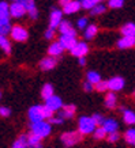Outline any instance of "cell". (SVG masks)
<instances>
[{
	"label": "cell",
	"mask_w": 135,
	"mask_h": 148,
	"mask_svg": "<svg viewBox=\"0 0 135 148\" xmlns=\"http://www.w3.org/2000/svg\"><path fill=\"white\" fill-rule=\"evenodd\" d=\"M59 42L62 44L64 50L67 49V50H70V52H71V50L74 49V46L78 44L77 38H75V37H71V36H62L60 40H59Z\"/></svg>",
	"instance_id": "12"
},
{
	"label": "cell",
	"mask_w": 135,
	"mask_h": 148,
	"mask_svg": "<svg viewBox=\"0 0 135 148\" xmlns=\"http://www.w3.org/2000/svg\"><path fill=\"white\" fill-rule=\"evenodd\" d=\"M124 139L128 144L131 145H135V128H131L124 133Z\"/></svg>",
	"instance_id": "30"
},
{
	"label": "cell",
	"mask_w": 135,
	"mask_h": 148,
	"mask_svg": "<svg viewBox=\"0 0 135 148\" xmlns=\"http://www.w3.org/2000/svg\"><path fill=\"white\" fill-rule=\"evenodd\" d=\"M98 3L100 1H97V0H83V1H81V5H82V8L90 10V11H91Z\"/></svg>",
	"instance_id": "32"
},
{
	"label": "cell",
	"mask_w": 135,
	"mask_h": 148,
	"mask_svg": "<svg viewBox=\"0 0 135 148\" xmlns=\"http://www.w3.org/2000/svg\"><path fill=\"white\" fill-rule=\"evenodd\" d=\"M123 112V121L126 122L127 125H134L135 124V113L130 109H124L122 108Z\"/></svg>",
	"instance_id": "20"
},
{
	"label": "cell",
	"mask_w": 135,
	"mask_h": 148,
	"mask_svg": "<svg viewBox=\"0 0 135 148\" xmlns=\"http://www.w3.org/2000/svg\"><path fill=\"white\" fill-rule=\"evenodd\" d=\"M23 4H25V8H26V12L29 14V16L32 19H37V16H38V11H37V7L36 4H34V1H32V0H25L23 1Z\"/></svg>",
	"instance_id": "19"
},
{
	"label": "cell",
	"mask_w": 135,
	"mask_h": 148,
	"mask_svg": "<svg viewBox=\"0 0 135 148\" xmlns=\"http://www.w3.org/2000/svg\"><path fill=\"white\" fill-rule=\"evenodd\" d=\"M116 94L115 92H108L107 94V97H105V106L108 109H113V108H116Z\"/></svg>",
	"instance_id": "25"
},
{
	"label": "cell",
	"mask_w": 135,
	"mask_h": 148,
	"mask_svg": "<svg viewBox=\"0 0 135 148\" xmlns=\"http://www.w3.org/2000/svg\"><path fill=\"white\" fill-rule=\"evenodd\" d=\"M53 37H55V30L49 27V29L45 32V38H46V40H52Z\"/></svg>",
	"instance_id": "42"
},
{
	"label": "cell",
	"mask_w": 135,
	"mask_h": 148,
	"mask_svg": "<svg viewBox=\"0 0 135 148\" xmlns=\"http://www.w3.org/2000/svg\"><path fill=\"white\" fill-rule=\"evenodd\" d=\"M89 52V45L86 44L85 41H81V42H78L77 45L74 46V49L71 50V54L72 56H75V57H85L86 54Z\"/></svg>",
	"instance_id": "9"
},
{
	"label": "cell",
	"mask_w": 135,
	"mask_h": 148,
	"mask_svg": "<svg viewBox=\"0 0 135 148\" xmlns=\"http://www.w3.org/2000/svg\"><path fill=\"white\" fill-rule=\"evenodd\" d=\"M55 95V90H53V86L51 84V83H46V84L42 86V88H41V97L46 101V99L52 98Z\"/></svg>",
	"instance_id": "22"
},
{
	"label": "cell",
	"mask_w": 135,
	"mask_h": 148,
	"mask_svg": "<svg viewBox=\"0 0 135 148\" xmlns=\"http://www.w3.org/2000/svg\"><path fill=\"white\" fill-rule=\"evenodd\" d=\"M108 5L111 8H122L123 5H124V1L123 0H111L108 3Z\"/></svg>",
	"instance_id": "38"
},
{
	"label": "cell",
	"mask_w": 135,
	"mask_h": 148,
	"mask_svg": "<svg viewBox=\"0 0 135 148\" xmlns=\"http://www.w3.org/2000/svg\"><path fill=\"white\" fill-rule=\"evenodd\" d=\"M91 118H93V121L96 122V125H98V126H102V124L105 122V118H104L101 114H98V113L93 114V116H91Z\"/></svg>",
	"instance_id": "36"
},
{
	"label": "cell",
	"mask_w": 135,
	"mask_h": 148,
	"mask_svg": "<svg viewBox=\"0 0 135 148\" xmlns=\"http://www.w3.org/2000/svg\"><path fill=\"white\" fill-rule=\"evenodd\" d=\"M93 88H94V86L91 84V83H89L87 80L83 83V90H85V91H91Z\"/></svg>",
	"instance_id": "43"
},
{
	"label": "cell",
	"mask_w": 135,
	"mask_h": 148,
	"mask_svg": "<svg viewBox=\"0 0 135 148\" xmlns=\"http://www.w3.org/2000/svg\"><path fill=\"white\" fill-rule=\"evenodd\" d=\"M25 14H26V8H25L23 1H14L10 5V15L14 18H22Z\"/></svg>",
	"instance_id": "7"
},
{
	"label": "cell",
	"mask_w": 135,
	"mask_h": 148,
	"mask_svg": "<svg viewBox=\"0 0 135 148\" xmlns=\"http://www.w3.org/2000/svg\"><path fill=\"white\" fill-rule=\"evenodd\" d=\"M105 10H107V7H105L104 4H101V3H98L94 8L90 11V14H91L93 16H98V15H102V14L105 12Z\"/></svg>",
	"instance_id": "33"
},
{
	"label": "cell",
	"mask_w": 135,
	"mask_h": 148,
	"mask_svg": "<svg viewBox=\"0 0 135 148\" xmlns=\"http://www.w3.org/2000/svg\"><path fill=\"white\" fill-rule=\"evenodd\" d=\"M120 139V135L119 133H111V135H108V141L109 143H116L117 140Z\"/></svg>",
	"instance_id": "39"
},
{
	"label": "cell",
	"mask_w": 135,
	"mask_h": 148,
	"mask_svg": "<svg viewBox=\"0 0 135 148\" xmlns=\"http://www.w3.org/2000/svg\"><path fill=\"white\" fill-rule=\"evenodd\" d=\"M48 122H49V124H55V125H60V124H63V120H62L60 117H52Z\"/></svg>",
	"instance_id": "41"
},
{
	"label": "cell",
	"mask_w": 135,
	"mask_h": 148,
	"mask_svg": "<svg viewBox=\"0 0 135 148\" xmlns=\"http://www.w3.org/2000/svg\"><path fill=\"white\" fill-rule=\"evenodd\" d=\"M45 106L48 109H51L52 112H59V110H62L63 109V102H62V98L60 97H57V95H53L52 98L46 99L45 101Z\"/></svg>",
	"instance_id": "8"
},
{
	"label": "cell",
	"mask_w": 135,
	"mask_h": 148,
	"mask_svg": "<svg viewBox=\"0 0 135 148\" xmlns=\"http://www.w3.org/2000/svg\"><path fill=\"white\" fill-rule=\"evenodd\" d=\"M51 124L46 121H41L37 122V124H32V133L33 135L38 136L40 139H44V137H48L51 135Z\"/></svg>",
	"instance_id": "3"
},
{
	"label": "cell",
	"mask_w": 135,
	"mask_h": 148,
	"mask_svg": "<svg viewBox=\"0 0 135 148\" xmlns=\"http://www.w3.org/2000/svg\"><path fill=\"white\" fill-rule=\"evenodd\" d=\"M87 82H89V83H91L93 86L98 84L100 82H101V75H100L98 72H96V71L87 72Z\"/></svg>",
	"instance_id": "26"
},
{
	"label": "cell",
	"mask_w": 135,
	"mask_h": 148,
	"mask_svg": "<svg viewBox=\"0 0 135 148\" xmlns=\"http://www.w3.org/2000/svg\"><path fill=\"white\" fill-rule=\"evenodd\" d=\"M85 64H86V60H85V57L79 58V65H82V67H83V65H85Z\"/></svg>",
	"instance_id": "44"
},
{
	"label": "cell",
	"mask_w": 135,
	"mask_h": 148,
	"mask_svg": "<svg viewBox=\"0 0 135 148\" xmlns=\"http://www.w3.org/2000/svg\"><path fill=\"white\" fill-rule=\"evenodd\" d=\"M59 32L62 36H71V37H77V32L75 29L72 27V25L68 21H63L59 26Z\"/></svg>",
	"instance_id": "13"
},
{
	"label": "cell",
	"mask_w": 135,
	"mask_h": 148,
	"mask_svg": "<svg viewBox=\"0 0 135 148\" xmlns=\"http://www.w3.org/2000/svg\"><path fill=\"white\" fill-rule=\"evenodd\" d=\"M93 136H94V139L101 140V139H105V137H108V133L105 132V129H104L102 126H98V128L94 130Z\"/></svg>",
	"instance_id": "34"
},
{
	"label": "cell",
	"mask_w": 135,
	"mask_h": 148,
	"mask_svg": "<svg viewBox=\"0 0 135 148\" xmlns=\"http://www.w3.org/2000/svg\"><path fill=\"white\" fill-rule=\"evenodd\" d=\"M94 88L100 92H102V91H107L108 90V80H101L98 84L94 86Z\"/></svg>",
	"instance_id": "35"
},
{
	"label": "cell",
	"mask_w": 135,
	"mask_h": 148,
	"mask_svg": "<svg viewBox=\"0 0 135 148\" xmlns=\"http://www.w3.org/2000/svg\"><path fill=\"white\" fill-rule=\"evenodd\" d=\"M135 46V37H122L117 41V48L119 49H130Z\"/></svg>",
	"instance_id": "16"
},
{
	"label": "cell",
	"mask_w": 135,
	"mask_h": 148,
	"mask_svg": "<svg viewBox=\"0 0 135 148\" xmlns=\"http://www.w3.org/2000/svg\"><path fill=\"white\" fill-rule=\"evenodd\" d=\"M10 16V5L6 1H0V19H7Z\"/></svg>",
	"instance_id": "29"
},
{
	"label": "cell",
	"mask_w": 135,
	"mask_h": 148,
	"mask_svg": "<svg viewBox=\"0 0 135 148\" xmlns=\"http://www.w3.org/2000/svg\"><path fill=\"white\" fill-rule=\"evenodd\" d=\"M63 52H64V48L62 46V44H60L59 41L52 42L49 45V48H48V54H49L51 57H57V56H60Z\"/></svg>",
	"instance_id": "18"
},
{
	"label": "cell",
	"mask_w": 135,
	"mask_h": 148,
	"mask_svg": "<svg viewBox=\"0 0 135 148\" xmlns=\"http://www.w3.org/2000/svg\"><path fill=\"white\" fill-rule=\"evenodd\" d=\"M27 147H29V145H27V137L25 135H22L14 141L11 148H27Z\"/></svg>",
	"instance_id": "28"
},
{
	"label": "cell",
	"mask_w": 135,
	"mask_h": 148,
	"mask_svg": "<svg viewBox=\"0 0 135 148\" xmlns=\"http://www.w3.org/2000/svg\"><path fill=\"white\" fill-rule=\"evenodd\" d=\"M56 64H57V60L55 57L48 56V57L42 58L40 61V68L42 71H49V69H53V68L56 67Z\"/></svg>",
	"instance_id": "14"
},
{
	"label": "cell",
	"mask_w": 135,
	"mask_h": 148,
	"mask_svg": "<svg viewBox=\"0 0 135 148\" xmlns=\"http://www.w3.org/2000/svg\"><path fill=\"white\" fill-rule=\"evenodd\" d=\"M123 37H135V23H127L122 27Z\"/></svg>",
	"instance_id": "24"
},
{
	"label": "cell",
	"mask_w": 135,
	"mask_h": 148,
	"mask_svg": "<svg viewBox=\"0 0 135 148\" xmlns=\"http://www.w3.org/2000/svg\"><path fill=\"white\" fill-rule=\"evenodd\" d=\"M126 82L124 79L120 76H115V77H111L108 80V90H111V92H115V91H120L124 87Z\"/></svg>",
	"instance_id": "10"
},
{
	"label": "cell",
	"mask_w": 135,
	"mask_h": 148,
	"mask_svg": "<svg viewBox=\"0 0 135 148\" xmlns=\"http://www.w3.org/2000/svg\"><path fill=\"white\" fill-rule=\"evenodd\" d=\"M0 98H1V92H0Z\"/></svg>",
	"instance_id": "46"
},
{
	"label": "cell",
	"mask_w": 135,
	"mask_h": 148,
	"mask_svg": "<svg viewBox=\"0 0 135 148\" xmlns=\"http://www.w3.org/2000/svg\"><path fill=\"white\" fill-rule=\"evenodd\" d=\"M33 148H42V145H41V144H38V145H36V147H33Z\"/></svg>",
	"instance_id": "45"
},
{
	"label": "cell",
	"mask_w": 135,
	"mask_h": 148,
	"mask_svg": "<svg viewBox=\"0 0 135 148\" xmlns=\"http://www.w3.org/2000/svg\"><path fill=\"white\" fill-rule=\"evenodd\" d=\"M77 25H78V27H79L81 30H85L86 27L89 26V19L86 18V16H82L81 19H78Z\"/></svg>",
	"instance_id": "37"
},
{
	"label": "cell",
	"mask_w": 135,
	"mask_h": 148,
	"mask_svg": "<svg viewBox=\"0 0 135 148\" xmlns=\"http://www.w3.org/2000/svg\"><path fill=\"white\" fill-rule=\"evenodd\" d=\"M52 117H53V112L46 108L45 105H34L29 109V120L32 124L44 121L45 118L51 120Z\"/></svg>",
	"instance_id": "1"
},
{
	"label": "cell",
	"mask_w": 135,
	"mask_h": 148,
	"mask_svg": "<svg viewBox=\"0 0 135 148\" xmlns=\"http://www.w3.org/2000/svg\"><path fill=\"white\" fill-rule=\"evenodd\" d=\"M38 144H41V139L38 137V136L30 133V136L27 137V145H29V148L36 147V145H38Z\"/></svg>",
	"instance_id": "31"
},
{
	"label": "cell",
	"mask_w": 135,
	"mask_h": 148,
	"mask_svg": "<svg viewBox=\"0 0 135 148\" xmlns=\"http://www.w3.org/2000/svg\"><path fill=\"white\" fill-rule=\"evenodd\" d=\"M11 37H12L14 41L23 42V41L27 40L29 33H27V30L23 26H21V25H15V26H12V30H11Z\"/></svg>",
	"instance_id": "5"
},
{
	"label": "cell",
	"mask_w": 135,
	"mask_h": 148,
	"mask_svg": "<svg viewBox=\"0 0 135 148\" xmlns=\"http://www.w3.org/2000/svg\"><path fill=\"white\" fill-rule=\"evenodd\" d=\"M97 33H98V27L91 23V25H89V26L85 29V33H83V36H85L86 40H93V38L97 36Z\"/></svg>",
	"instance_id": "23"
},
{
	"label": "cell",
	"mask_w": 135,
	"mask_h": 148,
	"mask_svg": "<svg viewBox=\"0 0 135 148\" xmlns=\"http://www.w3.org/2000/svg\"><path fill=\"white\" fill-rule=\"evenodd\" d=\"M96 129H97V125L91 117L82 116L78 120V132L81 135H91V133H94Z\"/></svg>",
	"instance_id": "2"
},
{
	"label": "cell",
	"mask_w": 135,
	"mask_h": 148,
	"mask_svg": "<svg viewBox=\"0 0 135 148\" xmlns=\"http://www.w3.org/2000/svg\"><path fill=\"white\" fill-rule=\"evenodd\" d=\"M63 22V11H60L59 8H53L51 11L49 16V27L51 29H57L60 26V23Z\"/></svg>",
	"instance_id": "6"
},
{
	"label": "cell",
	"mask_w": 135,
	"mask_h": 148,
	"mask_svg": "<svg viewBox=\"0 0 135 148\" xmlns=\"http://www.w3.org/2000/svg\"><path fill=\"white\" fill-rule=\"evenodd\" d=\"M75 110L77 108L74 106V105H64L63 109L59 112V117L62 118V120H66V118H72L74 114H75Z\"/></svg>",
	"instance_id": "15"
},
{
	"label": "cell",
	"mask_w": 135,
	"mask_h": 148,
	"mask_svg": "<svg viewBox=\"0 0 135 148\" xmlns=\"http://www.w3.org/2000/svg\"><path fill=\"white\" fill-rule=\"evenodd\" d=\"M10 114H11V110L8 108H6V106L0 108V116L1 117H10Z\"/></svg>",
	"instance_id": "40"
},
{
	"label": "cell",
	"mask_w": 135,
	"mask_h": 148,
	"mask_svg": "<svg viewBox=\"0 0 135 148\" xmlns=\"http://www.w3.org/2000/svg\"><path fill=\"white\" fill-rule=\"evenodd\" d=\"M11 30H12V26L10 23V19H0V36H7V34H11Z\"/></svg>",
	"instance_id": "21"
},
{
	"label": "cell",
	"mask_w": 135,
	"mask_h": 148,
	"mask_svg": "<svg viewBox=\"0 0 135 148\" xmlns=\"http://www.w3.org/2000/svg\"><path fill=\"white\" fill-rule=\"evenodd\" d=\"M60 140L66 147H72V145H75L82 140V135L79 132H64L62 137H60Z\"/></svg>",
	"instance_id": "4"
},
{
	"label": "cell",
	"mask_w": 135,
	"mask_h": 148,
	"mask_svg": "<svg viewBox=\"0 0 135 148\" xmlns=\"http://www.w3.org/2000/svg\"><path fill=\"white\" fill-rule=\"evenodd\" d=\"M0 48L4 50V53H7V54L11 53V42L8 41L7 37L0 36Z\"/></svg>",
	"instance_id": "27"
},
{
	"label": "cell",
	"mask_w": 135,
	"mask_h": 148,
	"mask_svg": "<svg viewBox=\"0 0 135 148\" xmlns=\"http://www.w3.org/2000/svg\"><path fill=\"white\" fill-rule=\"evenodd\" d=\"M102 128L105 129V132L111 135V133H116L117 129H119V124H117L116 120H112V118H107L105 122L102 124Z\"/></svg>",
	"instance_id": "17"
},
{
	"label": "cell",
	"mask_w": 135,
	"mask_h": 148,
	"mask_svg": "<svg viewBox=\"0 0 135 148\" xmlns=\"http://www.w3.org/2000/svg\"><path fill=\"white\" fill-rule=\"evenodd\" d=\"M62 5H63V12L64 14H75L77 11H79L81 8V1H75V0H68V1H62Z\"/></svg>",
	"instance_id": "11"
}]
</instances>
